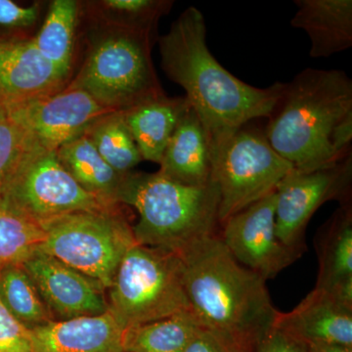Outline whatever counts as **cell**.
Instances as JSON below:
<instances>
[{
	"instance_id": "cell-23",
	"label": "cell",
	"mask_w": 352,
	"mask_h": 352,
	"mask_svg": "<svg viewBox=\"0 0 352 352\" xmlns=\"http://www.w3.org/2000/svg\"><path fill=\"white\" fill-rule=\"evenodd\" d=\"M173 0H87L80 1V17L159 38L160 20L170 13Z\"/></svg>"
},
{
	"instance_id": "cell-13",
	"label": "cell",
	"mask_w": 352,
	"mask_h": 352,
	"mask_svg": "<svg viewBox=\"0 0 352 352\" xmlns=\"http://www.w3.org/2000/svg\"><path fill=\"white\" fill-rule=\"evenodd\" d=\"M54 320L96 316L109 311L98 282L41 250L21 264Z\"/></svg>"
},
{
	"instance_id": "cell-32",
	"label": "cell",
	"mask_w": 352,
	"mask_h": 352,
	"mask_svg": "<svg viewBox=\"0 0 352 352\" xmlns=\"http://www.w3.org/2000/svg\"><path fill=\"white\" fill-rule=\"evenodd\" d=\"M256 352H309L307 344L276 327L254 344Z\"/></svg>"
},
{
	"instance_id": "cell-6",
	"label": "cell",
	"mask_w": 352,
	"mask_h": 352,
	"mask_svg": "<svg viewBox=\"0 0 352 352\" xmlns=\"http://www.w3.org/2000/svg\"><path fill=\"white\" fill-rule=\"evenodd\" d=\"M109 311L122 328L191 311L179 254L136 244L108 289Z\"/></svg>"
},
{
	"instance_id": "cell-14",
	"label": "cell",
	"mask_w": 352,
	"mask_h": 352,
	"mask_svg": "<svg viewBox=\"0 0 352 352\" xmlns=\"http://www.w3.org/2000/svg\"><path fill=\"white\" fill-rule=\"evenodd\" d=\"M69 80L39 53L32 38L0 41V105L8 107L55 94Z\"/></svg>"
},
{
	"instance_id": "cell-27",
	"label": "cell",
	"mask_w": 352,
	"mask_h": 352,
	"mask_svg": "<svg viewBox=\"0 0 352 352\" xmlns=\"http://www.w3.org/2000/svg\"><path fill=\"white\" fill-rule=\"evenodd\" d=\"M44 238L41 224L0 199V268L21 265L41 249Z\"/></svg>"
},
{
	"instance_id": "cell-12",
	"label": "cell",
	"mask_w": 352,
	"mask_h": 352,
	"mask_svg": "<svg viewBox=\"0 0 352 352\" xmlns=\"http://www.w3.org/2000/svg\"><path fill=\"white\" fill-rule=\"evenodd\" d=\"M276 191L227 219L219 237L234 258L263 279H273L300 256L278 239Z\"/></svg>"
},
{
	"instance_id": "cell-26",
	"label": "cell",
	"mask_w": 352,
	"mask_h": 352,
	"mask_svg": "<svg viewBox=\"0 0 352 352\" xmlns=\"http://www.w3.org/2000/svg\"><path fill=\"white\" fill-rule=\"evenodd\" d=\"M85 134L101 157L120 175L131 173L143 161L122 112L109 113Z\"/></svg>"
},
{
	"instance_id": "cell-33",
	"label": "cell",
	"mask_w": 352,
	"mask_h": 352,
	"mask_svg": "<svg viewBox=\"0 0 352 352\" xmlns=\"http://www.w3.org/2000/svg\"><path fill=\"white\" fill-rule=\"evenodd\" d=\"M307 346L309 352H352V347L339 344H316Z\"/></svg>"
},
{
	"instance_id": "cell-22",
	"label": "cell",
	"mask_w": 352,
	"mask_h": 352,
	"mask_svg": "<svg viewBox=\"0 0 352 352\" xmlns=\"http://www.w3.org/2000/svg\"><path fill=\"white\" fill-rule=\"evenodd\" d=\"M80 20V1L53 0L32 38L39 53L69 78L75 72Z\"/></svg>"
},
{
	"instance_id": "cell-7",
	"label": "cell",
	"mask_w": 352,
	"mask_h": 352,
	"mask_svg": "<svg viewBox=\"0 0 352 352\" xmlns=\"http://www.w3.org/2000/svg\"><path fill=\"white\" fill-rule=\"evenodd\" d=\"M122 207L72 212L44 222L39 250L108 289L122 258L138 244Z\"/></svg>"
},
{
	"instance_id": "cell-25",
	"label": "cell",
	"mask_w": 352,
	"mask_h": 352,
	"mask_svg": "<svg viewBox=\"0 0 352 352\" xmlns=\"http://www.w3.org/2000/svg\"><path fill=\"white\" fill-rule=\"evenodd\" d=\"M0 302L30 330L54 321L29 275L21 265L0 268Z\"/></svg>"
},
{
	"instance_id": "cell-3",
	"label": "cell",
	"mask_w": 352,
	"mask_h": 352,
	"mask_svg": "<svg viewBox=\"0 0 352 352\" xmlns=\"http://www.w3.org/2000/svg\"><path fill=\"white\" fill-rule=\"evenodd\" d=\"M219 233L179 254L185 289L192 314L201 327L252 351L274 327L279 311L265 280L238 263Z\"/></svg>"
},
{
	"instance_id": "cell-18",
	"label": "cell",
	"mask_w": 352,
	"mask_h": 352,
	"mask_svg": "<svg viewBox=\"0 0 352 352\" xmlns=\"http://www.w3.org/2000/svg\"><path fill=\"white\" fill-rule=\"evenodd\" d=\"M319 270L315 288L352 307V206L340 204L316 235Z\"/></svg>"
},
{
	"instance_id": "cell-9",
	"label": "cell",
	"mask_w": 352,
	"mask_h": 352,
	"mask_svg": "<svg viewBox=\"0 0 352 352\" xmlns=\"http://www.w3.org/2000/svg\"><path fill=\"white\" fill-rule=\"evenodd\" d=\"M0 199L41 226L72 212L113 208L82 189L55 152L25 155L0 192Z\"/></svg>"
},
{
	"instance_id": "cell-31",
	"label": "cell",
	"mask_w": 352,
	"mask_h": 352,
	"mask_svg": "<svg viewBox=\"0 0 352 352\" xmlns=\"http://www.w3.org/2000/svg\"><path fill=\"white\" fill-rule=\"evenodd\" d=\"M183 352H252L232 340L205 327L198 328Z\"/></svg>"
},
{
	"instance_id": "cell-4",
	"label": "cell",
	"mask_w": 352,
	"mask_h": 352,
	"mask_svg": "<svg viewBox=\"0 0 352 352\" xmlns=\"http://www.w3.org/2000/svg\"><path fill=\"white\" fill-rule=\"evenodd\" d=\"M119 204L138 210L132 226L138 245L180 254L190 245L219 232L217 183L191 187L156 173L124 176Z\"/></svg>"
},
{
	"instance_id": "cell-15",
	"label": "cell",
	"mask_w": 352,
	"mask_h": 352,
	"mask_svg": "<svg viewBox=\"0 0 352 352\" xmlns=\"http://www.w3.org/2000/svg\"><path fill=\"white\" fill-rule=\"evenodd\" d=\"M274 327L303 344L352 347V307L314 288L292 311H279Z\"/></svg>"
},
{
	"instance_id": "cell-17",
	"label": "cell",
	"mask_w": 352,
	"mask_h": 352,
	"mask_svg": "<svg viewBox=\"0 0 352 352\" xmlns=\"http://www.w3.org/2000/svg\"><path fill=\"white\" fill-rule=\"evenodd\" d=\"M159 164L160 175L186 186L204 187L214 182L207 132L190 104L178 120Z\"/></svg>"
},
{
	"instance_id": "cell-21",
	"label": "cell",
	"mask_w": 352,
	"mask_h": 352,
	"mask_svg": "<svg viewBox=\"0 0 352 352\" xmlns=\"http://www.w3.org/2000/svg\"><path fill=\"white\" fill-rule=\"evenodd\" d=\"M56 156L72 177L87 193L106 205L119 204L124 176L117 173L101 157L87 134L69 141L56 150Z\"/></svg>"
},
{
	"instance_id": "cell-10",
	"label": "cell",
	"mask_w": 352,
	"mask_h": 352,
	"mask_svg": "<svg viewBox=\"0 0 352 352\" xmlns=\"http://www.w3.org/2000/svg\"><path fill=\"white\" fill-rule=\"evenodd\" d=\"M352 154L342 161L310 171L294 168L276 189L275 229L278 239L302 256L305 235L315 212L329 201H351Z\"/></svg>"
},
{
	"instance_id": "cell-16",
	"label": "cell",
	"mask_w": 352,
	"mask_h": 352,
	"mask_svg": "<svg viewBox=\"0 0 352 352\" xmlns=\"http://www.w3.org/2000/svg\"><path fill=\"white\" fill-rule=\"evenodd\" d=\"M124 329L110 311L32 329V352H124Z\"/></svg>"
},
{
	"instance_id": "cell-1",
	"label": "cell",
	"mask_w": 352,
	"mask_h": 352,
	"mask_svg": "<svg viewBox=\"0 0 352 352\" xmlns=\"http://www.w3.org/2000/svg\"><path fill=\"white\" fill-rule=\"evenodd\" d=\"M157 43L162 69L186 91L205 127L212 160L241 127L270 117L283 82L254 87L224 69L208 50L205 18L196 7L185 9Z\"/></svg>"
},
{
	"instance_id": "cell-5",
	"label": "cell",
	"mask_w": 352,
	"mask_h": 352,
	"mask_svg": "<svg viewBox=\"0 0 352 352\" xmlns=\"http://www.w3.org/2000/svg\"><path fill=\"white\" fill-rule=\"evenodd\" d=\"M85 50L67 87L82 90L113 112L164 94L152 59L157 39L80 17Z\"/></svg>"
},
{
	"instance_id": "cell-8",
	"label": "cell",
	"mask_w": 352,
	"mask_h": 352,
	"mask_svg": "<svg viewBox=\"0 0 352 352\" xmlns=\"http://www.w3.org/2000/svg\"><path fill=\"white\" fill-rule=\"evenodd\" d=\"M224 143L212 160L219 189V226L229 217L276 191L294 166L271 147L263 129L250 126Z\"/></svg>"
},
{
	"instance_id": "cell-11",
	"label": "cell",
	"mask_w": 352,
	"mask_h": 352,
	"mask_svg": "<svg viewBox=\"0 0 352 352\" xmlns=\"http://www.w3.org/2000/svg\"><path fill=\"white\" fill-rule=\"evenodd\" d=\"M4 107L24 132L31 153L56 152L113 113L82 90L67 87L55 94Z\"/></svg>"
},
{
	"instance_id": "cell-28",
	"label": "cell",
	"mask_w": 352,
	"mask_h": 352,
	"mask_svg": "<svg viewBox=\"0 0 352 352\" xmlns=\"http://www.w3.org/2000/svg\"><path fill=\"white\" fill-rule=\"evenodd\" d=\"M48 2L34 1L21 6L11 0H0V41L34 38L43 22Z\"/></svg>"
},
{
	"instance_id": "cell-2",
	"label": "cell",
	"mask_w": 352,
	"mask_h": 352,
	"mask_svg": "<svg viewBox=\"0 0 352 352\" xmlns=\"http://www.w3.org/2000/svg\"><path fill=\"white\" fill-rule=\"evenodd\" d=\"M264 134L294 168L310 171L351 155L352 80L340 69L307 68L283 83Z\"/></svg>"
},
{
	"instance_id": "cell-19",
	"label": "cell",
	"mask_w": 352,
	"mask_h": 352,
	"mask_svg": "<svg viewBox=\"0 0 352 352\" xmlns=\"http://www.w3.org/2000/svg\"><path fill=\"white\" fill-rule=\"evenodd\" d=\"M298 11L291 20L307 32L312 58H328L352 46L351 0H295Z\"/></svg>"
},
{
	"instance_id": "cell-20",
	"label": "cell",
	"mask_w": 352,
	"mask_h": 352,
	"mask_svg": "<svg viewBox=\"0 0 352 352\" xmlns=\"http://www.w3.org/2000/svg\"><path fill=\"white\" fill-rule=\"evenodd\" d=\"M188 106L185 97L171 98L162 94L122 112L143 161L160 164L178 120Z\"/></svg>"
},
{
	"instance_id": "cell-30",
	"label": "cell",
	"mask_w": 352,
	"mask_h": 352,
	"mask_svg": "<svg viewBox=\"0 0 352 352\" xmlns=\"http://www.w3.org/2000/svg\"><path fill=\"white\" fill-rule=\"evenodd\" d=\"M0 352H32L31 330L0 302Z\"/></svg>"
},
{
	"instance_id": "cell-29",
	"label": "cell",
	"mask_w": 352,
	"mask_h": 352,
	"mask_svg": "<svg viewBox=\"0 0 352 352\" xmlns=\"http://www.w3.org/2000/svg\"><path fill=\"white\" fill-rule=\"evenodd\" d=\"M29 153L24 132L0 105V192Z\"/></svg>"
},
{
	"instance_id": "cell-24",
	"label": "cell",
	"mask_w": 352,
	"mask_h": 352,
	"mask_svg": "<svg viewBox=\"0 0 352 352\" xmlns=\"http://www.w3.org/2000/svg\"><path fill=\"white\" fill-rule=\"evenodd\" d=\"M192 311L124 329V352H183L200 327Z\"/></svg>"
}]
</instances>
